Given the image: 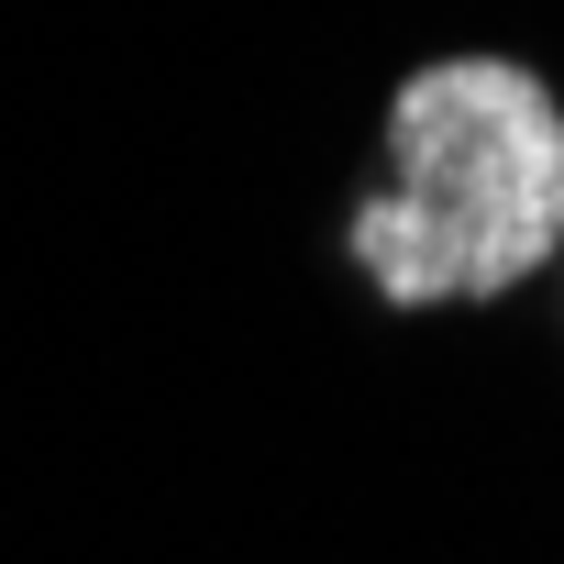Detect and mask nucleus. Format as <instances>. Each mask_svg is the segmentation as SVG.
<instances>
[{
	"mask_svg": "<svg viewBox=\"0 0 564 564\" xmlns=\"http://www.w3.org/2000/svg\"><path fill=\"white\" fill-rule=\"evenodd\" d=\"M564 254V100L520 56H432L388 100V188L355 210L377 300H509Z\"/></svg>",
	"mask_w": 564,
	"mask_h": 564,
	"instance_id": "nucleus-1",
	"label": "nucleus"
}]
</instances>
